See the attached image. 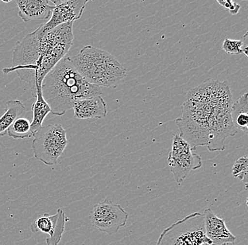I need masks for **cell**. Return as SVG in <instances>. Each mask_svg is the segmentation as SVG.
<instances>
[{"mask_svg":"<svg viewBox=\"0 0 248 245\" xmlns=\"http://www.w3.org/2000/svg\"><path fill=\"white\" fill-rule=\"evenodd\" d=\"M232 95L227 82L207 79L189 90L176 124L192 150L207 147L210 152L225 149V140L238 133L231 116Z\"/></svg>","mask_w":248,"mask_h":245,"instance_id":"6da1fadb","label":"cell"},{"mask_svg":"<svg viewBox=\"0 0 248 245\" xmlns=\"http://www.w3.org/2000/svg\"><path fill=\"white\" fill-rule=\"evenodd\" d=\"M74 22L62 24L44 32L41 26L16 43L12 66L3 69L4 74L16 73L30 88L32 97L41 88L45 77L60 63L73 46Z\"/></svg>","mask_w":248,"mask_h":245,"instance_id":"7a4b0ae2","label":"cell"},{"mask_svg":"<svg viewBox=\"0 0 248 245\" xmlns=\"http://www.w3.org/2000/svg\"><path fill=\"white\" fill-rule=\"evenodd\" d=\"M41 90L51 113L56 116L72 109L74 100L102 95L101 88L87 82L66 57L45 77Z\"/></svg>","mask_w":248,"mask_h":245,"instance_id":"3957f363","label":"cell"},{"mask_svg":"<svg viewBox=\"0 0 248 245\" xmlns=\"http://www.w3.org/2000/svg\"><path fill=\"white\" fill-rule=\"evenodd\" d=\"M69 58L87 82L100 88H115L127 75L126 69L114 56L90 45Z\"/></svg>","mask_w":248,"mask_h":245,"instance_id":"277c9868","label":"cell"},{"mask_svg":"<svg viewBox=\"0 0 248 245\" xmlns=\"http://www.w3.org/2000/svg\"><path fill=\"white\" fill-rule=\"evenodd\" d=\"M156 245H212L206 236L204 215L195 212L162 231Z\"/></svg>","mask_w":248,"mask_h":245,"instance_id":"5b68a950","label":"cell"},{"mask_svg":"<svg viewBox=\"0 0 248 245\" xmlns=\"http://www.w3.org/2000/svg\"><path fill=\"white\" fill-rule=\"evenodd\" d=\"M33 156L45 165H56L68 145L66 130L62 125H48L39 129L33 135Z\"/></svg>","mask_w":248,"mask_h":245,"instance_id":"8992f818","label":"cell"},{"mask_svg":"<svg viewBox=\"0 0 248 245\" xmlns=\"http://www.w3.org/2000/svg\"><path fill=\"white\" fill-rule=\"evenodd\" d=\"M168 164L175 180L181 185L192 170H198L202 166V161L201 156L193 153L188 143L179 135L174 134Z\"/></svg>","mask_w":248,"mask_h":245,"instance_id":"52a82bcc","label":"cell"},{"mask_svg":"<svg viewBox=\"0 0 248 245\" xmlns=\"http://www.w3.org/2000/svg\"><path fill=\"white\" fill-rule=\"evenodd\" d=\"M89 218L94 229L111 235L125 227L128 213L120 204H114L108 198H105L94 204Z\"/></svg>","mask_w":248,"mask_h":245,"instance_id":"ba28073f","label":"cell"},{"mask_svg":"<svg viewBox=\"0 0 248 245\" xmlns=\"http://www.w3.org/2000/svg\"><path fill=\"white\" fill-rule=\"evenodd\" d=\"M54 9L49 21L40 25L44 32L53 30L57 26L74 22L83 15L88 0H52Z\"/></svg>","mask_w":248,"mask_h":245,"instance_id":"9c48e42d","label":"cell"},{"mask_svg":"<svg viewBox=\"0 0 248 245\" xmlns=\"http://www.w3.org/2000/svg\"><path fill=\"white\" fill-rule=\"evenodd\" d=\"M69 218H66L64 212L61 209H58L54 215L44 213L38 217L31 225V230L33 233L49 235L46 240V245H58L61 242Z\"/></svg>","mask_w":248,"mask_h":245,"instance_id":"30bf717a","label":"cell"},{"mask_svg":"<svg viewBox=\"0 0 248 245\" xmlns=\"http://www.w3.org/2000/svg\"><path fill=\"white\" fill-rule=\"evenodd\" d=\"M203 215L206 236L212 242V245L235 243L236 237L228 229L224 219L218 218L210 209H204Z\"/></svg>","mask_w":248,"mask_h":245,"instance_id":"8fae6325","label":"cell"},{"mask_svg":"<svg viewBox=\"0 0 248 245\" xmlns=\"http://www.w3.org/2000/svg\"><path fill=\"white\" fill-rule=\"evenodd\" d=\"M74 117L78 119H102L106 117L108 108L102 96L74 100Z\"/></svg>","mask_w":248,"mask_h":245,"instance_id":"7c38bea8","label":"cell"},{"mask_svg":"<svg viewBox=\"0 0 248 245\" xmlns=\"http://www.w3.org/2000/svg\"><path fill=\"white\" fill-rule=\"evenodd\" d=\"M18 16L24 22L50 18L53 5L48 0H17Z\"/></svg>","mask_w":248,"mask_h":245,"instance_id":"4fadbf2b","label":"cell"},{"mask_svg":"<svg viewBox=\"0 0 248 245\" xmlns=\"http://www.w3.org/2000/svg\"><path fill=\"white\" fill-rule=\"evenodd\" d=\"M24 104L18 100H9L5 105V109L0 117V136L7 134V130L11 125L19 117L26 114Z\"/></svg>","mask_w":248,"mask_h":245,"instance_id":"5bb4252c","label":"cell"},{"mask_svg":"<svg viewBox=\"0 0 248 245\" xmlns=\"http://www.w3.org/2000/svg\"><path fill=\"white\" fill-rule=\"evenodd\" d=\"M232 123L237 130L245 134L248 132V94H243L238 100L232 103L231 108Z\"/></svg>","mask_w":248,"mask_h":245,"instance_id":"9a60e30c","label":"cell"},{"mask_svg":"<svg viewBox=\"0 0 248 245\" xmlns=\"http://www.w3.org/2000/svg\"><path fill=\"white\" fill-rule=\"evenodd\" d=\"M35 101L32 105V119L31 122V131L32 136L43 127V122L47 114L51 113L49 105L42 94L41 88H37Z\"/></svg>","mask_w":248,"mask_h":245,"instance_id":"2e32d148","label":"cell"},{"mask_svg":"<svg viewBox=\"0 0 248 245\" xmlns=\"http://www.w3.org/2000/svg\"><path fill=\"white\" fill-rule=\"evenodd\" d=\"M7 134L15 139H24L32 137L31 122L24 117H19L8 129Z\"/></svg>","mask_w":248,"mask_h":245,"instance_id":"e0dca14e","label":"cell"},{"mask_svg":"<svg viewBox=\"0 0 248 245\" xmlns=\"http://www.w3.org/2000/svg\"><path fill=\"white\" fill-rule=\"evenodd\" d=\"M248 158L247 156L238 158L232 167V175L234 178H238L248 186Z\"/></svg>","mask_w":248,"mask_h":245,"instance_id":"ac0fdd59","label":"cell"},{"mask_svg":"<svg viewBox=\"0 0 248 245\" xmlns=\"http://www.w3.org/2000/svg\"><path fill=\"white\" fill-rule=\"evenodd\" d=\"M223 49L231 55H237L243 53V40H232L229 38H225L222 45Z\"/></svg>","mask_w":248,"mask_h":245,"instance_id":"d6986e66","label":"cell"},{"mask_svg":"<svg viewBox=\"0 0 248 245\" xmlns=\"http://www.w3.org/2000/svg\"><path fill=\"white\" fill-rule=\"evenodd\" d=\"M217 2L220 5L224 7L225 9L229 10V13L232 15H235L239 12L240 5L237 2L229 0H221V1H217Z\"/></svg>","mask_w":248,"mask_h":245,"instance_id":"ffe728a7","label":"cell"},{"mask_svg":"<svg viewBox=\"0 0 248 245\" xmlns=\"http://www.w3.org/2000/svg\"><path fill=\"white\" fill-rule=\"evenodd\" d=\"M248 32L246 33L244 35L243 37V53L245 54V55L248 57Z\"/></svg>","mask_w":248,"mask_h":245,"instance_id":"44dd1931","label":"cell"},{"mask_svg":"<svg viewBox=\"0 0 248 245\" xmlns=\"http://www.w3.org/2000/svg\"><path fill=\"white\" fill-rule=\"evenodd\" d=\"M85 245V244H82V245Z\"/></svg>","mask_w":248,"mask_h":245,"instance_id":"7402d4cb","label":"cell"}]
</instances>
